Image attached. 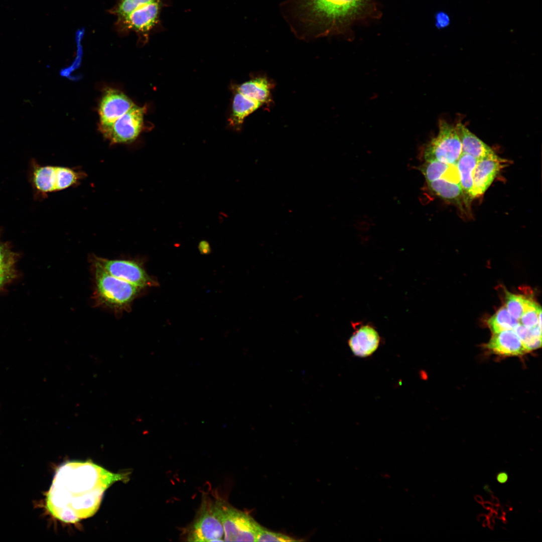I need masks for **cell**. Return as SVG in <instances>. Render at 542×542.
I'll return each instance as SVG.
<instances>
[{
  "instance_id": "52a82bcc",
  "label": "cell",
  "mask_w": 542,
  "mask_h": 542,
  "mask_svg": "<svg viewBox=\"0 0 542 542\" xmlns=\"http://www.w3.org/2000/svg\"><path fill=\"white\" fill-rule=\"evenodd\" d=\"M189 541H223L222 524L217 515L214 501L203 498L201 506L191 525L187 529Z\"/></svg>"
},
{
  "instance_id": "ac0fdd59",
  "label": "cell",
  "mask_w": 542,
  "mask_h": 542,
  "mask_svg": "<svg viewBox=\"0 0 542 542\" xmlns=\"http://www.w3.org/2000/svg\"><path fill=\"white\" fill-rule=\"evenodd\" d=\"M429 189L437 196L449 202L460 204L465 201V195L460 184L455 183L443 179H437L427 183Z\"/></svg>"
},
{
  "instance_id": "8992f818",
  "label": "cell",
  "mask_w": 542,
  "mask_h": 542,
  "mask_svg": "<svg viewBox=\"0 0 542 542\" xmlns=\"http://www.w3.org/2000/svg\"><path fill=\"white\" fill-rule=\"evenodd\" d=\"M462 153V145L455 126L444 120H440L437 135L425 148V161H437L450 165L456 164Z\"/></svg>"
},
{
  "instance_id": "3957f363",
  "label": "cell",
  "mask_w": 542,
  "mask_h": 542,
  "mask_svg": "<svg viewBox=\"0 0 542 542\" xmlns=\"http://www.w3.org/2000/svg\"><path fill=\"white\" fill-rule=\"evenodd\" d=\"M86 177L84 171L76 168L43 166L35 160H32L30 165V181L36 197L39 198L76 186Z\"/></svg>"
},
{
  "instance_id": "9a60e30c",
  "label": "cell",
  "mask_w": 542,
  "mask_h": 542,
  "mask_svg": "<svg viewBox=\"0 0 542 542\" xmlns=\"http://www.w3.org/2000/svg\"><path fill=\"white\" fill-rule=\"evenodd\" d=\"M275 83L267 76L258 74L237 86L235 91L250 96L261 102L268 108L273 103L272 92Z\"/></svg>"
},
{
  "instance_id": "4fadbf2b",
  "label": "cell",
  "mask_w": 542,
  "mask_h": 542,
  "mask_svg": "<svg viewBox=\"0 0 542 542\" xmlns=\"http://www.w3.org/2000/svg\"><path fill=\"white\" fill-rule=\"evenodd\" d=\"M485 347L493 353L502 356H521L528 353L513 330L493 333Z\"/></svg>"
},
{
  "instance_id": "9c48e42d",
  "label": "cell",
  "mask_w": 542,
  "mask_h": 542,
  "mask_svg": "<svg viewBox=\"0 0 542 542\" xmlns=\"http://www.w3.org/2000/svg\"><path fill=\"white\" fill-rule=\"evenodd\" d=\"M90 261L97 263L111 276L141 289L154 285L153 280L137 260L108 259L92 255Z\"/></svg>"
},
{
  "instance_id": "30bf717a",
  "label": "cell",
  "mask_w": 542,
  "mask_h": 542,
  "mask_svg": "<svg viewBox=\"0 0 542 542\" xmlns=\"http://www.w3.org/2000/svg\"><path fill=\"white\" fill-rule=\"evenodd\" d=\"M134 105L122 92L113 88L106 89L98 107L99 130L111 125Z\"/></svg>"
},
{
  "instance_id": "484cf974",
  "label": "cell",
  "mask_w": 542,
  "mask_h": 542,
  "mask_svg": "<svg viewBox=\"0 0 542 542\" xmlns=\"http://www.w3.org/2000/svg\"><path fill=\"white\" fill-rule=\"evenodd\" d=\"M297 539H294L286 535L274 532L265 529L261 526L259 529L256 541H296Z\"/></svg>"
},
{
  "instance_id": "f546056e",
  "label": "cell",
  "mask_w": 542,
  "mask_h": 542,
  "mask_svg": "<svg viewBox=\"0 0 542 542\" xmlns=\"http://www.w3.org/2000/svg\"><path fill=\"white\" fill-rule=\"evenodd\" d=\"M497 481L500 483H504L508 480V475L505 472H501L496 476Z\"/></svg>"
},
{
  "instance_id": "ba28073f",
  "label": "cell",
  "mask_w": 542,
  "mask_h": 542,
  "mask_svg": "<svg viewBox=\"0 0 542 542\" xmlns=\"http://www.w3.org/2000/svg\"><path fill=\"white\" fill-rule=\"evenodd\" d=\"M145 110L134 105L111 125L100 129V132L111 145L133 142L142 131Z\"/></svg>"
},
{
  "instance_id": "e0dca14e",
  "label": "cell",
  "mask_w": 542,
  "mask_h": 542,
  "mask_svg": "<svg viewBox=\"0 0 542 542\" xmlns=\"http://www.w3.org/2000/svg\"><path fill=\"white\" fill-rule=\"evenodd\" d=\"M262 107L263 104L258 101L235 91L229 119L230 124L237 129L240 128L247 116Z\"/></svg>"
},
{
  "instance_id": "5bb4252c",
  "label": "cell",
  "mask_w": 542,
  "mask_h": 542,
  "mask_svg": "<svg viewBox=\"0 0 542 542\" xmlns=\"http://www.w3.org/2000/svg\"><path fill=\"white\" fill-rule=\"evenodd\" d=\"M380 341L377 331L372 326L363 325L355 330L348 343L350 349L355 356L366 357L377 350Z\"/></svg>"
},
{
  "instance_id": "8fae6325",
  "label": "cell",
  "mask_w": 542,
  "mask_h": 542,
  "mask_svg": "<svg viewBox=\"0 0 542 542\" xmlns=\"http://www.w3.org/2000/svg\"><path fill=\"white\" fill-rule=\"evenodd\" d=\"M161 9L160 0L155 1L142 6L118 21L123 28L138 33H146L158 23Z\"/></svg>"
},
{
  "instance_id": "cb8c5ba5",
  "label": "cell",
  "mask_w": 542,
  "mask_h": 542,
  "mask_svg": "<svg viewBox=\"0 0 542 542\" xmlns=\"http://www.w3.org/2000/svg\"><path fill=\"white\" fill-rule=\"evenodd\" d=\"M155 1L157 0H119L113 9V13L117 16L119 20L142 6Z\"/></svg>"
},
{
  "instance_id": "d4e9b609",
  "label": "cell",
  "mask_w": 542,
  "mask_h": 542,
  "mask_svg": "<svg viewBox=\"0 0 542 542\" xmlns=\"http://www.w3.org/2000/svg\"><path fill=\"white\" fill-rule=\"evenodd\" d=\"M17 258V253L12 250L9 243L0 238V268L15 267Z\"/></svg>"
},
{
  "instance_id": "ffe728a7",
  "label": "cell",
  "mask_w": 542,
  "mask_h": 542,
  "mask_svg": "<svg viewBox=\"0 0 542 542\" xmlns=\"http://www.w3.org/2000/svg\"><path fill=\"white\" fill-rule=\"evenodd\" d=\"M487 324L492 333H495L505 330H514L519 324V322L512 317L505 307L503 306L488 319Z\"/></svg>"
},
{
  "instance_id": "f1b7e54d",
  "label": "cell",
  "mask_w": 542,
  "mask_h": 542,
  "mask_svg": "<svg viewBox=\"0 0 542 542\" xmlns=\"http://www.w3.org/2000/svg\"><path fill=\"white\" fill-rule=\"evenodd\" d=\"M199 249L201 253L203 254L208 253L210 251L209 244L206 241H201L199 243Z\"/></svg>"
},
{
  "instance_id": "277c9868",
  "label": "cell",
  "mask_w": 542,
  "mask_h": 542,
  "mask_svg": "<svg viewBox=\"0 0 542 542\" xmlns=\"http://www.w3.org/2000/svg\"><path fill=\"white\" fill-rule=\"evenodd\" d=\"M362 0H298V10L309 26L318 33L334 22L352 14Z\"/></svg>"
},
{
  "instance_id": "6da1fadb",
  "label": "cell",
  "mask_w": 542,
  "mask_h": 542,
  "mask_svg": "<svg viewBox=\"0 0 542 542\" xmlns=\"http://www.w3.org/2000/svg\"><path fill=\"white\" fill-rule=\"evenodd\" d=\"M128 473H114L90 461H71L56 470L46 494L45 508L54 518L74 523L93 515L106 490L128 480Z\"/></svg>"
},
{
  "instance_id": "4316f807",
  "label": "cell",
  "mask_w": 542,
  "mask_h": 542,
  "mask_svg": "<svg viewBox=\"0 0 542 542\" xmlns=\"http://www.w3.org/2000/svg\"><path fill=\"white\" fill-rule=\"evenodd\" d=\"M15 267L0 268V290L16 277Z\"/></svg>"
},
{
  "instance_id": "7402d4cb",
  "label": "cell",
  "mask_w": 542,
  "mask_h": 542,
  "mask_svg": "<svg viewBox=\"0 0 542 542\" xmlns=\"http://www.w3.org/2000/svg\"><path fill=\"white\" fill-rule=\"evenodd\" d=\"M505 308L509 313L519 321L532 301L523 295L505 292Z\"/></svg>"
},
{
  "instance_id": "83f0119b",
  "label": "cell",
  "mask_w": 542,
  "mask_h": 542,
  "mask_svg": "<svg viewBox=\"0 0 542 542\" xmlns=\"http://www.w3.org/2000/svg\"><path fill=\"white\" fill-rule=\"evenodd\" d=\"M449 23V18L445 13H438L436 16V24L439 28L447 26Z\"/></svg>"
},
{
  "instance_id": "5b68a950",
  "label": "cell",
  "mask_w": 542,
  "mask_h": 542,
  "mask_svg": "<svg viewBox=\"0 0 542 542\" xmlns=\"http://www.w3.org/2000/svg\"><path fill=\"white\" fill-rule=\"evenodd\" d=\"M215 512L220 520L226 541H256L261 527L249 515L233 507L224 499L214 501Z\"/></svg>"
},
{
  "instance_id": "d6986e66",
  "label": "cell",
  "mask_w": 542,
  "mask_h": 542,
  "mask_svg": "<svg viewBox=\"0 0 542 542\" xmlns=\"http://www.w3.org/2000/svg\"><path fill=\"white\" fill-rule=\"evenodd\" d=\"M477 159L465 153H462L456 165L460 179V186L466 196L472 198L473 174Z\"/></svg>"
},
{
  "instance_id": "7a4b0ae2",
  "label": "cell",
  "mask_w": 542,
  "mask_h": 542,
  "mask_svg": "<svg viewBox=\"0 0 542 542\" xmlns=\"http://www.w3.org/2000/svg\"><path fill=\"white\" fill-rule=\"evenodd\" d=\"M91 261L93 277L92 299L96 306L122 313L130 309L141 288L115 278Z\"/></svg>"
},
{
  "instance_id": "603a6c76",
  "label": "cell",
  "mask_w": 542,
  "mask_h": 542,
  "mask_svg": "<svg viewBox=\"0 0 542 542\" xmlns=\"http://www.w3.org/2000/svg\"><path fill=\"white\" fill-rule=\"evenodd\" d=\"M519 322L520 324L527 328H531L537 326L541 327V307L535 301L532 300L519 320Z\"/></svg>"
},
{
  "instance_id": "7c38bea8",
  "label": "cell",
  "mask_w": 542,
  "mask_h": 542,
  "mask_svg": "<svg viewBox=\"0 0 542 542\" xmlns=\"http://www.w3.org/2000/svg\"><path fill=\"white\" fill-rule=\"evenodd\" d=\"M505 161L496 154L477 160L473 174L472 198L484 194L491 185Z\"/></svg>"
},
{
  "instance_id": "2e32d148",
  "label": "cell",
  "mask_w": 542,
  "mask_h": 542,
  "mask_svg": "<svg viewBox=\"0 0 542 542\" xmlns=\"http://www.w3.org/2000/svg\"><path fill=\"white\" fill-rule=\"evenodd\" d=\"M455 127L461 143L463 153L468 154L477 160L495 154L490 147L462 123H457Z\"/></svg>"
},
{
  "instance_id": "44dd1931",
  "label": "cell",
  "mask_w": 542,
  "mask_h": 542,
  "mask_svg": "<svg viewBox=\"0 0 542 542\" xmlns=\"http://www.w3.org/2000/svg\"><path fill=\"white\" fill-rule=\"evenodd\" d=\"M513 330L521 340L527 352L541 346V327L527 328L519 323Z\"/></svg>"
}]
</instances>
